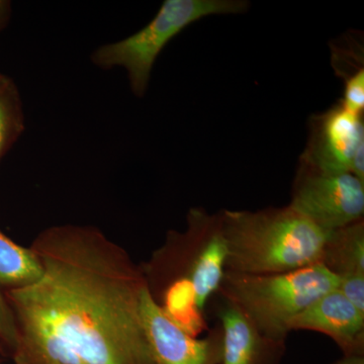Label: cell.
Listing matches in <instances>:
<instances>
[{
  "label": "cell",
  "mask_w": 364,
  "mask_h": 364,
  "mask_svg": "<svg viewBox=\"0 0 364 364\" xmlns=\"http://www.w3.org/2000/svg\"><path fill=\"white\" fill-rule=\"evenodd\" d=\"M31 249L37 282L6 289L14 364H155L142 318L147 279L97 228L45 230Z\"/></svg>",
  "instance_id": "obj_1"
},
{
  "label": "cell",
  "mask_w": 364,
  "mask_h": 364,
  "mask_svg": "<svg viewBox=\"0 0 364 364\" xmlns=\"http://www.w3.org/2000/svg\"><path fill=\"white\" fill-rule=\"evenodd\" d=\"M226 272L264 275L320 263L328 233L291 205L250 210H224Z\"/></svg>",
  "instance_id": "obj_2"
},
{
  "label": "cell",
  "mask_w": 364,
  "mask_h": 364,
  "mask_svg": "<svg viewBox=\"0 0 364 364\" xmlns=\"http://www.w3.org/2000/svg\"><path fill=\"white\" fill-rule=\"evenodd\" d=\"M339 280L320 263L277 274L226 272L218 293L238 306L263 338L280 348L291 332V320L323 294L337 289Z\"/></svg>",
  "instance_id": "obj_3"
},
{
  "label": "cell",
  "mask_w": 364,
  "mask_h": 364,
  "mask_svg": "<svg viewBox=\"0 0 364 364\" xmlns=\"http://www.w3.org/2000/svg\"><path fill=\"white\" fill-rule=\"evenodd\" d=\"M248 6L245 0H165L142 30L98 48L91 61L102 69L124 67L134 95L142 97L160 53L186 26L210 16L245 13Z\"/></svg>",
  "instance_id": "obj_4"
},
{
  "label": "cell",
  "mask_w": 364,
  "mask_h": 364,
  "mask_svg": "<svg viewBox=\"0 0 364 364\" xmlns=\"http://www.w3.org/2000/svg\"><path fill=\"white\" fill-rule=\"evenodd\" d=\"M289 205L329 233L363 220L364 183L353 174L325 172L299 161Z\"/></svg>",
  "instance_id": "obj_5"
},
{
  "label": "cell",
  "mask_w": 364,
  "mask_h": 364,
  "mask_svg": "<svg viewBox=\"0 0 364 364\" xmlns=\"http://www.w3.org/2000/svg\"><path fill=\"white\" fill-rule=\"evenodd\" d=\"M364 150L363 114L349 111L341 102L312 117L308 144L299 161L335 173H351L354 157Z\"/></svg>",
  "instance_id": "obj_6"
},
{
  "label": "cell",
  "mask_w": 364,
  "mask_h": 364,
  "mask_svg": "<svg viewBox=\"0 0 364 364\" xmlns=\"http://www.w3.org/2000/svg\"><path fill=\"white\" fill-rule=\"evenodd\" d=\"M141 309L155 364L221 363V328L212 330L203 339L186 334L165 315L150 286L144 289Z\"/></svg>",
  "instance_id": "obj_7"
},
{
  "label": "cell",
  "mask_w": 364,
  "mask_h": 364,
  "mask_svg": "<svg viewBox=\"0 0 364 364\" xmlns=\"http://www.w3.org/2000/svg\"><path fill=\"white\" fill-rule=\"evenodd\" d=\"M289 330H309L334 340L345 355L363 354L364 312L345 298L338 289L327 294L296 315Z\"/></svg>",
  "instance_id": "obj_8"
},
{
  "label": "cell",
  "mask_w": 364,
  "mask_h": 364,
  "mask_svg": "<svg viewBox=\"0 0 364 364\" xmlns=\"http://www.w3.org/2000/svg\"><path fill=\"white\" fill-rule=\"evenodd\" d=\"M200 226V245L188 273L195 289L198 308L205 312L208 299L218 293L226 272L227 243L223 233L221 215H210L196 208Z\"/></svg>",
  "instance_id": "obj_9"
},
{
  "label": "cell",
  "mask_w": 364,
  "mask_h": 364,
  "mask_svg": "<svg viewBox=\"0 0 364 364\" xmlns=\"http://www.w3.org/2000/svg\"><path fill=\"white\" fill-rule=\"evenodd\" d=\"M218 318L222 330V364H260L264 353L279 350L263 338L238 306L226 299L218 311Z\"/></svg>",
  "instance_id": "obj_10"
},
{
  "label": "cell",
  "mask_w": 364,
  "mask_h": 364,
  "mask_svg": "<svg viewBox=\"0 0 364 364\" xmlns=\"http://www.w3.org/2000/svg\"><path fill=\"white\" fill-rule=\"evenodd\" d=\"M320 264L339 277L364 275V221L329 232Z\"/></svg>",
  "instance_id": "obj_11"
},
{
  "label": "cell",
  "mask_w": 364,
  "mask_h": 364,
  "mask_svg": "<svg viewBox=\"0 0 364 364\" xmlns=\"http://www.w3.org/2000/svg\"><path fill=\"white\" fill-rule=\"evenodd\" d=\"M161 308L177 327L191 336L198 337L208 329L203 312L196 303L193 284L188 277H179L170 284Z\"/></svg>",
  "instance_id": "obj_12"
},
{
  "label": "cell",
  "mask_w": 364,
  "mask_h": 364,
  "mask_svg": "<svg viewBox=\"0 0 364 364\" xmlns=\"http://www.w3.org/2000/svg\"><path fill=\"white\" fill-rule=\"evenodd\" d=\"M42 275V267L32 249L25 248L0 231V284L6 289L32 284Z\"/></svg>",
  "instance_id": "obj_13"
},
{
  "label": "cell",
  "mask_w": 364,
  "mask_h": 364,
  "mask_svg": "<svg viewBox=\"0 0 364 364\" xmlns=\"http://www.w3.org/2000/svg\"><path fill=\"white\" fill-rule=\"evenodd\" d=\"M25 129V117L18 87L11 78L0 81V159Z\"/></svg>",
  "instance_id": "obj_14"
},
{
  "label": "cell",
  "mask_w": 364,
  "mask_h": 364,
  "mask_svg": "<svg viewBox=\"0 0 364 364\" xmlns=\"http://www.w3.org/2000/svg\"><path fill=\"white\" fill-rule=\"evenodd\" d=\"M340 102L349 111L356 114L364 112V71L345 79L343 98Z\"/></svg>",
  "instance_id": "obj_15"
},
{
  "label": "cell",
  "mask_w": 364,
  "mask_h": 364,
  "mask_svg": "<svg viewBox=\"0 0 364 364\" xmlns=\"http://www.w3.org/2000/svg\"><path fill=\"white\" fill-rule=\"evenodd\" d=\"M0 341L13 353L16 344V327L6 296L0 291Z\"/></svg>",
  "instance_id": "obj_16"
},
{
  "label": "cell",
  "mask_w": 364,
  "mask_h": 364,
  "mask_svg": "<svg viewBox=\"0 0 364 364\" xmlns=\"http://www.w3.org/2000/svg\"><path fill=\"white\" fill-rule=\"evenodd\" d=\"M337 289L358 310L364 312V275L340 277Z\"/></svg>",
  "instance_id": "obj_17"
},
{
  "label": "cell",
  "mask_w": 364,
  "mask_h": 364,
  "mask_svg": "<svg viewBox=\"0 0 364 364\" xmlns=\"http://www.w3.org/2000/svg\"><path fill=\"white\" fill-rule=\"evenodd\" d=\"M9 16H11V4L9 1L0 0V31L6 25Z\"/></svg>",
  "instance_id": "obj_18"
},
{
  "label": "cell",
  "mask_w": 364,
  "mask_h": 364,
  "mask_svg": "<svg viewBox=\"0 0 364 364\" xmlns=\"http://www.w3.org/2000/svg\"><path fill=\"white\" fill-rule=\"evenodd\" d=\"M333 364H364L363 354H354V355H345L344 358Z\"/></svg>",
  "instance_id": "obj_19"
},
{
  "label": "cell",
  "mask_w": 364,
  "mask_h": 364,
  "mask_svg": "<svg viewBox=\"0 0 364 364\" xmlns=\"http://www.w3.org/2000/svg\"><path fill=\"white\" fill-rule=\"evenodd\" d=\"M4 77H6V76L2 75V74H1V73H0V81H1V80H2V79H4Z\"/></svg>",
  "instance_id": "obj_20"
}]
</instances>
